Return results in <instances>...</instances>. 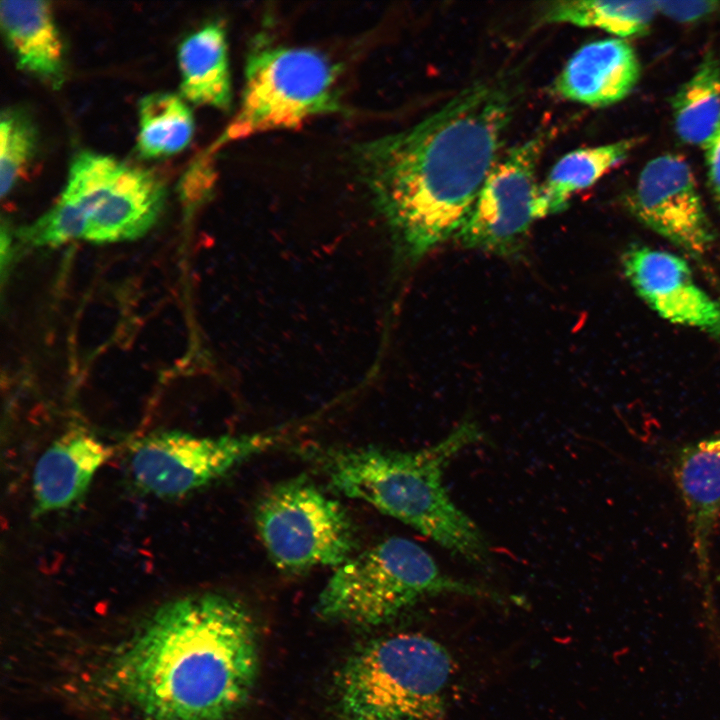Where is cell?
<instances>
[{"label": "cell", "instance_id": "9", "mask_svg": "<svg viewBox=\"0 0 720 720\" xmlns=\"http://www.w3.org/2000/svg\"><path fill=\"white\" fill-rule=\"evenodd\" d=\"M545 144L541 134L501 155L454 237L462 246L498 256L519 254L539 219L536 171Z\"/></svg>", "mask_w": 720, "mask_h": 720}, {"label": "cell", "instance_id": "7", "mask_svg": "<svg viewBox=\"0 0 720 720\" xmlns=\"http://www.w3.org/2000/svg\"><path fill=\"white\" fill-rule=\"evenodd\" d=\"M255 523L273 563L288 572L338 567L355 555L348 513L305 477L269 489L256 506Z\"/></svg>", "mask_w": 720, "mask_h": 720}, {"label": "cell", "instance_id": "3", "mask_svg": "<svg viewBox=\"0 0 720 720\" xmlns=\"http://www.w3.org/2000/svg\"><path fill=\"white\" fill-rule=\"evenodd\" d=\"M483 432L465 419L440 441L415 451L359 447L333 453L325 470L331 486L419 531L478 567L491 564L489 544L452 500L443 480L448 464Z\"/></svg>", "mask_w": 720, "mask_h": 720}, {"label": "cell", "instance_id": "5", "mask_svg": "<svg viewBox=\"0 0 720 720\" xmlns=\"http://www.w3.org/2000/svg\"><path fill=\"white\" fill-rule=\"evenodd\" d=\"M444 594L499 604L511 601L494 589L447 575L415 542L390 537L336 567L318 597L316 612L329 621L377 626Z\"/></svg>", "mask_w": 720, "mask_h": 720}, {"label": "cell", "instance_id": "16", "mask_svg": "<svg viewBox=\"0 0 720 720\" xmlns=\"http://www.w3.org/2000/svg\"><path fill=\"white\" fill-rule=\"evenodd\" d=\"M0 22L17 66L48 85L64 81V46L47 1H1Z\"/></svg>", "mask_w": 720, "mask_h": 720}, {"label": "cell", "instance_id": "10", "mask_svg": "<svg viewBox=\"0 0 720 720\" xmlns=\"http://www.w3.org/2000/svg\"><path fill=\"white\" fill-rule=\"evenodd\" d=\"M631 214L686 253L701 257L714 234L694 175L685 159L664 154L650 160L627 198Z\"/></svg>", "mask_w": 720, "mask_h": 720}, {"label": "cell", "instance_id": "26", "mask_svg": "<svg viewBox=\"0 0 720 720\" xmlns=\"http://www.w3.org/2000/svg\"><path fill=\"white\" fill-rule=\"evenodd\" d=\"M716 580L720 582V573L716 576Z\"/></svg>", "mask_w": 720, "mask_h": 720}, {"label": "cell", "instance_id": "18", "mask_svg": "<svg viewBox=\"0 0 720 720\" xmlns=\"http://www.w3.org/2000/svg\"><path fill=\"white\" fill-rule=\"evenodd\" d=\"M636 144L635 139H622L610 144L576 149L561 157L545 181L539 184V219L566 209L575 193L592 186L625 160Z\"/></svg>", "mask_w": 720, "mask_h": 720}, {"label": "cell", "instance_id": "13", "mask_svg": "<svg viewBox=\"0 0 720 720\" xmlns=\"http://www.w3.org/2000/svg\"><path fill=\"white\" fill-rule=\"evenodd\" d=\"M640 63L632 45L621 38L587 43L567 61L555 80L562 98L591 107L623 100L640 77Z\"/></svg>", "mask_w": 720, "mask_h": 720}, {"label": "cell", "instance_id": "15", "mask_svg": "<svg viewBox=\"0 0 720 720\" xmlns=\"http://www.w3.org/2000/svg\"><path fill=\"white\" fill-rule=\"evenodd\" d=\"M165 198V187L158 176L125 164L88 217L82 240L98 244L142 237L157 222Z\"/></svg>", "mask_w": 720, "mask_h": 720}, {"label": "cell", "instance_id": "14", "mask_svg": "<svg viewBox=\"0 0 720 720\" xmlns=\"http://www.w3.org/2000/svg\"><path fill=\"white\" fill-rule=\"evenodd\" d=\"M110 454L103 442L81 429L57 438L33 471L34 512L40 515L77 503Z\"/></svg>", "mask_w": 720, "mask_h": 720}, {"label": "cell", "instance_id": "22", "mask_svg": "<svg viewBox=\"0 0 720 720\" xmlns=\"http://www.w3.org/2000/svg\"><path fill=\"white\" fill-rule=\"evenodd\" d=\"M124 163L94 152H82L72 161L60 199L76 208L86 222L121 173ZM85 232V231H84Z\"/></svg>", "mask_w": 720, "mask_h": 720}, {"label": "cell", "instance_id": "11", "mask_svg": "<svg viewBox=\"0 0 720 720\" xmlns=\"http://www.w3.org/2000/svg\"><path fill=\"white\" fill-rule=\"evenodd\" d=\"M622 266L637 295L663 319L720 341V303L697 284L685 259L633 245L624 252Z\"/></svg>", "mask_w": 720, "mask_h": 720}, {"label": "cell", "instance_id": "17", "mask_svg": "<svg viewBox=\"0 0 720 720\" xmlns=\"http://www.w3.org/2000/svg\"><path fill=\"white\" fill-rule=\"evenodd\" d=\"M181 94L197 104L228 111L232 102L226 32L209 23L187 36L178 49Z\"/></svg>", "mask_w": 720, "mask_h": 720}, {"label": "cell", "instance_id": "20", "mask_svg": "<svg viewBox=\"0 0 720 720\" xmlns=\"http://www.w3.org/2000/svg\"><path fill=\"white\" fill-rule=\"evenodd\" d=\"M654 1H557L546 7V23L594 27L618 38L640 36L649 30L656 13Z\"/></svg>", "mask_w": 720, "mask_h": 720}, {"label": "cell", "instance_id": "8", "mask_svg": "<svg viewBox=\"0 0 720 720\" xmlns=\"http://www.w3.org/2000/svg\"><path fill=\"white\" fill-rule=\"evenodd\" d=\"M273 434L196 436L169 430L152 433L132 449L130 472L136 486L161 498L188 495L247 459L274 446Z\"/></svg>", "mask_w": 720, "mask_h": 720}, {"label": "cell", "instance_id": "25", "mask_svg": "<svg viewBox=\"0 0 720 720\" xmlns=\"http://www.w3.org/2000/svg\"><path fill=\"white\" fill-rule=\"evenodd\" d=\"M704 149L709 185L720 211V126Z\"/></svg>", "mask_w": 720, "mask_h": 720}, {"label": "cell", "instance_id": "23", "mask_svg": "<svg viewBox=\"0 0 720 720\" xmlns=\"http://www.w3.org/2000/svg\"><path fill=\"white\" fill-rule=\"evenodd\" d=\"M37 144L32 121L15 109L2 112L0 122V193L8 195L23 176Z\"/></svg>", "mask_w": 720, "mask_h": 720}, {"label": "cell", "instance_id": "12", "mask_svg": "<svg viewBox=\"0 0 720 720\" xmlns=\"http://www.w3.org/2000/svg\"><path fill=\"white\" fill-rule=\"evenodd\" d=\"M670 466L685 510L705 603H711V549L720 522V429L679 447Z\"/></svg>", "mask_w": 720, "mask_h": 720}, {"label": "cell", "instance_id": "21", "mask_svg": "<svg viewBox=\"0 0 720 720\" xmlns=\"http://www.w3.org/2000/svg\"><path fill=\"white\" fill-rule=\"evenodd\" d=\"M138 112L137 148L142 157L169 156L190 142L194 120L183 97L166 92L152 93L140 100Z\"/></svg>", "mask_w": 720, "mask_h": 720}, {"label": "cell", "instance_id": "4", "mask_svg": "<svg viewBox=\"0 0 720 720\" xmlns=\"http://www.w3.org/2000/svg\"><path fill=\"white\" fill-rule=\"evenodd\" d=\"M453 672L450 653L435 639L399 633L356 650L335 681L344 720H445Z\"/></svg>", "mask_w": 720, "mask_h": 720}, {"label": "cell", "instance_id": "6", "mask_svg": "<svg viewBox=\"0 0 720 720\" xmlns=\"http://www.w3.org/2000/svg\"><path fill=\"white\" fill-rule=\"evenodd\" d=\"M337 72L314 49L257 47L247 59L239 111L209 152L231 140L296 128L311 117L342 111Z\"/></svg>", "mask_w": 720, "mask_h": 720}, {"label": "cell", "instance_id": "2", "mask_svg": "<svg viewBox=\"0 0 720 720\" xmlns=\"http://www.w3.org/2000/svg\"><path fill=\"white\" fill-rule=\"evenodd\" d=\"M254 623L218 593L159 607L112 664L121 697L149 720H225L247 701L259 668Z\"/></svg>", "mask_w": 720, "mask_h": 720}, {"label": "cell", "instance_id": "19", "mask_svg": "<svg viewBox=\"0 0 720 720\" xmlns=\"http://www.w3.org/2000/svg\"><path fill=\"white\" fill-rule=\"evenodd\" d=\"M671 106L679 138L704 148L720 126V61L713 51L677 90Z\"/></svg>", "mask_w": 720, "mask_h": 720}, {"label": "cell", "instance_id": "24", "mask_svg": "<svg viewBox=\"0 0 720 720\" xmlns=\"http://www.w3.org/2000/svg\"><path fill=\"white\" fill-rule=\"evenodd\" d=\"M656 11L680 23H692L719 9L717 1H654Z\"/></svg>", "mask_w": 720, "mask_h": 720}, {"label": "cell", "instance_id": "1", "mask_svg": "<svg viewBox=\"0 0 720 720\" xmlns=\"http://www.w3.org/2000/svg\"><path fill=\"white\" fill-rule=\"evenodd\" d=\"M516 104L510 81L477 82L413 127L356 148L400 260L416 262L456 236L503 154Z\"/></svg>", "mask_w": 720, "mask_h": 720}]
</instances>
